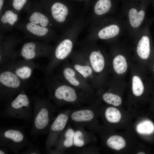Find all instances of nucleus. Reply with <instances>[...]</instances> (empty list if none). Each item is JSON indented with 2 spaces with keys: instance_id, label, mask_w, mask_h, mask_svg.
<instances>
[{
  "instance_id": "f257e3e1",
  "label": "nucleus",
  "mask_w": 154,
  "mask_h": 154,
  "mask_svg": "<svg viewBox=\"0 0 154 154\" xmlns=\"http://www.w3.org/2000/svg\"><path fill=\"white\" fill-rule=\"evenodd\" d=\"M44 72L48 98L58 107L67 105L79 106L94 102V95L72 86L57 74Z\"/></svg>"
},
{
  "instance_id": "f03ea898",
  "label": "nucleus",
  "mask_w": 154,
  "mask_h": 154,
  "mask_svg": "<svg viewBox=\"0 0 154 154\" xmlns=\"http://www.w3.org/2000/svg\"><path fill=\"white\" fill-rule=\"evenodd\" d=\"M31 99L33 114L30 134L35 137L48 133L52 123L57 115L55 114L58 108L48 98L36 96Z\"/></svg>"
},
{
  "instance_id": "7ed1b4c3",
  "label": "nucleus",
  "mask_w": 154,
  "mask_h": 154,
  "mask_svg": "<svg viewBox=\"0 0 154 154\" xmlns=\"http://www.w3.org/2000/svg\"><path fill=\"white\" fill-rule=\"evenodd\" d=\"M31 100L25 90H23L14 98L7 102L1 114L6 118L22 119L29 122L32 121L33 114Z\"/></svg>"
},
{
  "instance_id": "20e7f679",
  "label": "nucleus",
  "mask_w": 154,
  "mask_h": 154,
  "mask_svg": "<svg viewBox=\"0 0 154 154\" xmlns=\"http://www.w3.org/2000/svg\"><path fill=\"white\" fill-rule=\"evenodd\" d=\"M26 82L20 79L13 72L1 68L0 73V101L7 102L28 88Z\"/></svg>"
},
{
  "instance_id": "39448f33",
  "label": "nucleus",
  "mask_w": 154,
  "mask_h": 154,
  "mask_svg": "<svg viewBox=\"0 0 154 154\" xmlns=\"http://www.w3.org/2000/svg\"><path fill=\"white\" fill-rule=\"evenodd\" d=\"M98 107L96 102L84 107L71 110L69 121L74 125L87 128L91 132L98 133L102 129L99 125Z\"/></svg>"
},
{
  "instance_id": "423d86ee",
  "label": "nucleus",
  "mask_w": 154,
  "mask_h": 154,
  "mask_svg": "<svg viewBox=\"0 0 154 154\" xmlns=\"http://www.w3.org/2000/svg\"><path fill=\"white\" fill-rule=\"evenodd\" d=\"M33 145L21 127H3L0 129V146L7 148L15 154Z\"/></svg>"
},
{
  "instance_id": "0eeeda50",
  "label": "nucleus",
  "mask_w": 154,
  "mask_h": 154,
  "mask_svg": "<svg viewBox=\"0 0 154 154\" xmlns=\"http://www.w3.org/2000/svg\"><path fill=\"white\" fill-rule=\"evenodd\" d=\"M53 50L48 43L31 40L24 43L20 50L17 51L18 57L27 60L42 58H50Z\"/></svg>"
},
{
  "instance_id": "6e6552de",
  "label": "nucleus",
  "mask_w": 154,
  "mask_h": 154,
  "mask_svg": "<svg viewBox=\"0 0 154 154\" xmlns=\"http://www.w3.org/2000/svg\"><path fill=\"white\" fill-rule=\"evenodd\" d=\"M60 71L57 74L65 82L76 88L94 95V89L74 68L68 60L60 64Z\"/></svg>"
},
{
  "instance_id": "1a4fd4ad",
  "label": "nucleus",
  "mask_w": 154,
  "mask_h": 154,
  "mask_svg": "<svg viewBox=\"0 0 154 154\" xmlns=\"http://www.w3.org/2000/svg\"><path fill=\"white\" fill-rule=\"evenodd\" d=\"M71 111L69 109L59 112L52 123L45 144L47 152L53 147L67 126Z\"/></svg>"
},
{
  "instance_id": "9d476101",
  "label": "nucleus",
  "mask_w": 154,
  "mask_h": 154,
  "mask_svg": "<svg viewBox=\"0 0 154 154\" xmlns=\"http://www.w3.org/2000/svg\"><path fill=\"white\" fill-rule=\"evenodd\" d=\"M0 64L3 66L18 58L16 46L23 39L17 36L3 35L0 33Z\"/></svg>"
},
{
  "instance_id": "9b49d317",
  "label": "nucleus",
  "mask_w": 154,
  "mask_h": 154,
  "mask_svg": "<svg viewBox=\"0 0 154 154\" xmlns=\"http://www.w3.org/2000/svg\"><path fill=\"white\" fill-rule=\"evenodd\" d=\"M15 28L24 34L25 38L48 43L51 40L50 28L39 26L27 21L17 23Z\"/></svg>"
},
{
  "instance_id": "f8f14e48",
  "label": "nucleus",
  "mask_w": 154,
  "mask_h": 154,
  "mask_svg": "<svg viewBox=\"0 0 154 154\" xmlns=\"http://www.w3.org/2000/svg\"><path fill=\"white\" fill-rule=\"evenodd\" d=\"M1 67V68L13 72L20 79L25 82L31 77L34 70L38 68L33 60L17 58Z\"/></svg>"
},
{
  "instance_id": "ddd939ff",
  "label": "nucleus",
  "mask_w": 154,
  "mask_h": 154,
  "mask_svg": "<svg viewBox=\"0 0 154 154\" xmlns=\"http://www.w3.org/2000/svg\"><path fill=\"white\" fill-rule=\"evenodd\" d=\"M69 61L74 68L94 89L96 88L98 76L94 72L87 56L72 58Z\"/></svg>"
},
{
  "instance_id": "4468645a",
  "label": "nucleus",
  "mask_w": 154,
  "mask_h": 154,
  "mask_svg": "<svg viewBox=\"0 0 154 154\" xmlns=\"http://www.w3.org/2000/svg\"><path fill=\"white\" fill-rule=\"evenodd\" d=\"M74 131V127H72L70 124H67L53 147L54 149H51L47 153H62L66 149L73 147Z\"/></svg>"
},
{
  "instance_id": "2eb2a0df",
  "label": "nucleus",
  "mask_w": 154,
  "mask_h": 154,
  "mask_svg": "<svg viewBox=\"0 0 154 154\" xmlns=\"http://www.w3.org/2000/svg\"><path fill=\"white\" fill-rule=\"evenodd\" d=\"M19 13L12 9H3L0 13V33L12 30L19 23Z\"/></svg>"
},
{
  "instance_id": "dca6fc26",
  "label": "nucleus",
  "mask_w": 154,
  "mask_h": 154,
  "mask_svg": "<svg viewBox=\"0 0 154 154\" xmlns=\"http://www.w3.org/2000/svg\"><path fill=\"white\" fill-rule=\"evenodd\" d=\"M26 21L42 27L50 28L52 25L50 19L44 9L41 8H28Z\"/></svg>"
},
{
  "instance_id": "f3484780",
  "label": "nucleus",
  "mask_w": 154,
  "mask_h": 154,
  "mask_svg": "<svg viewBox=\"0 0 154 154\" xmlns=\"http://www.w3.org/2000/svg\"><path fill=\"white\" fill-rule=\"evenodd\" d=\"M74 133L73 138V146L82 148L96 141L94 133L88 131L82 126L74 125Z\"/></svg>"
},
{
  "instance_id": "a211bd4d",
  "label": "nucleus",
  "mask_w": 154,
  "mask_h": 154,
  "mask_svg": "<svg viewBox=\"0 0 154 154\" xmlns=\"http://www.w3.org/2000/svg\"><path fill=\"white\" fill-rule=\"evenodd\" d=\"M99 115L102 118L108 129L114 124L117 123L121 120V114L117 108L109 106L104 108L98 107Z\"/></svg>"
},
{
  "instance_id": "6ab92c4d",
  "label": "nucleus",
  "mask_w": 154,
  "mask_h": 154,
  "mask_svg": "<svg viewBox=\"0 0 154 154\" xmlns=\"http://www.w3.org/2000/svg\"><path fill=\"white\" fill-rule=\"evenodd\" d=\"M44 10L49 18L50 17L53 20L59 23L65 21L68 13L67 7L60 2L55 3L50 9Z\"/></svg>"
},
{
  "instance_id": "aec40b11",
  "label": "nucleus",
  "mask_w": 154,
  "mask_h": 154,
  "mask_svg": "<svg viewBox=\"0 0 154 154\" xmlns=\"http://www.w3.org/2000/svg\"><path fill=\"white\" fill-rule=\"evenodd\" d=\"M103 137L104 141L106 145L108 148L116 151H119L124 148L126 145L125 139L121 136L112 135L101 130L98 133Z\"/></svg>"
},
{
  "instance_id": "412c9836",
  "label": "nucleus",
  "mask_w": 154,
  "mask_h": 154,
  "mask_svg": "<svg viewBox=\"0 0 154 154\" xmlns=\"http://www.w3.org/2000/svg\"><path fill=\"white\" fill-rule=\"evenodd\" d=\"M94 72L98 76V74L102 72L104 69L105 60L100 51H94L87 56Z\"/></svg>"
},
{
  "instance_id": "4be33fe9",
  "label": "nucleus",
  "mask_w": 154,
  "mask_h": 154,
  "mask_svg": "<svg viewBox=\"0 0 154 154\" xmlns=\"http://www.w3.org/2000/svg\"><path fill=\"white\" fill-rule=\"evenodd\" d=\"M151 51L150 39L147 35L142 37L137 48V54L143 59H147L149 57Z\"/></svg>"
},
{
  "instance_id": "5701e85b",
  "label": "nucleus",
  "mask_w": 154,
  "mask_h": 154,
  "mask_svg": "<svg viewBox=\"0 0 154 154\" xmlns=\"http://www.w3.org/2000/svg\"><path fill=\"white\" fill-rule=\"evenodd\" d=\"M128 15L131 26L136 28L139 26L143 20L145 13L143 10L138 12L135 9L132 8L129 10Z\"/></svg>"
},
{
  "instance_id": "b1692460",
  "label": "nucleus",
  "mask_w": 154,
  "mask_h": 154,
  "mask_svg": "<svg viewBox=\"0 0 154 154\" xmlns=\"http://www.w3.org/2000/svg\"><path fill=\"white\" fill-rule=\"evenodd\" d=\"M120 29L118 26L112 25L103 28L98 33L99 38L102 39H107L113 38L119 33Z\"/></svg>"
},
{
  "instance_id": "393cba45",
  "label": "nucleus",
  "mask_w": 154,
  "mask_h": 154,
  "mask_svg": "<svg viewBox=\"0 0 154 154\" xmlns=\"http://www.w3.org/2000/svg\"><path fill=\"white\" fill-rule=\"evenodd\" d=\"M113 65L114 71L119 74L123 73L127 69V65L126 58L121 55H118L114 58Z\"/></svg>"
},
{
  "instance_id": "a878e982",
  "label": "nucleus",
  "mask_w": 154,
  "mask_h": 154,
  "mask_svg": "<svg viewBox=\"0 0 154 154\" xmlns=\"http://www.w3.org/2000/svg\"><path fill=\"white\" fill-rule=\"evenodd\" d=\"M137 132L141 134H149L154 131V125L150 121L145 120L139 123L136 127Z\"/></svg>"
},
{
  "instance_id": "bb28decb",
  "label": "nucleus",
  "mask_w": 154,
  "mask_h": 154,
  "mask_svg": "<svg viewBox=\"0 0 154 154\" xmlns=\"http://www.w3.org/2000/svg\"><path fill=\"white\" fill-rule=\"evenodd\" d=\"M102 98L104 102L114 106H119L122 103V100L119 96L111 92L104 93L102 95Z\"/></svg>"
},
{
  "instance_id": "cd10ccee",
  "label": "nucleus",
  "mask_w": 154,
  "mask_h": 154,
  "mask_svg": "<svg viewBox=\"0 0 154 154\" xmlns=\"http://www.w3.org/2000/svg\"><path fill=\"white\" fill-rule=\"evenodd\" d=\"M111 5L110 0H99L95 5V12L98 15L104 14L109 11Z\"/></svg>"
},
{
  "instance_id": "c85d7f7f",
  "label": "nucleus",
  "mask_w": 154,
  "mask_h": 154,
  "mask_svg": "<svg viewBox=\"0 0 154 154\" xmlns=\"http://www.w3.org/2000/svg\"><path fill=\"white\" fill-rule=\"evenodd\" d=\"M132 90L134 95L139 96L143 94L144 91L143 83L140 78L134 76L132 78Z\"/></svg>"
},
{
  "instance_id": "c756f323",
  "label": "nucleus",
  "mask_w": 154,
  "mask_h": 154,
  "mask_svg": "<svg viewBox=\"0 0 154 154\" xmlns=\"http://www.w3.org/2000/svg\"><path fill=\"white\" fill-rule=\"evenodd\" d=\"M12 9L20 13L27 3V0H12Z\"/></svg>"
},
{
  "instance_id": "7c9ffc66",
  "label": "nucleus",
  "mask_w": 154,
  "mask_h": 154,
  "mask_svg": "<svg viewBox=\"0 0 154 154\" xmlns=\"http://www.w3.org/2000/svg\"><path fill=\"white\" fill-rule=\"evenodd\" d=\"M23 154H39L40 153L39 150L33 145L29 147L25 151L22 153Z\"/></svg>"
},
{
  "instance_id": "2f4dec72",
  "label": "nucleus",
  "mask_w": 154,
  "mask_h": 154,
  "mask_svg": "<svg viewBox=\"0 0 154 154\" xmlns=\"http://www.w3.org/2000/svg\"><path fill=\"white\" fill-rule=\"evenodd\" d=\"M95 149L93 146H90L88 148L82 149L80 150V153H95Z\"/></svg>"
},
{
  "instance_id": "473e14b6",
  "label": "nucleus",
  "mask_w": 154,
  "mask_h": 154,
  "mask_svg": "<svg viewBox=\"0 0 154 154\" xmlns=\"http://www.w3.org/2000/svg\"><path fill=\"white\" fill-rule=\"evenodd\" d=\"M8 151L5 148H1L0 149V154H7Z\"/></svg>"
},
{
  "instance_id": "72a5a7b5",
  "label": "nucleus",
  "mask_w": 154,
  "mask_h": 154,
  "mask_svg": "<svg viewBox=\"0 0 154 154\" xmlns=\"http://www.w3.org/2000/svg\"><path fill=\"white\" fill-rule=\"evenodd\" d=\"M137 154H145V153L143 152V151H140L139 152H138L137 153Z\"/></svg>"
},
{
  "instance_id": "f704fd0d",
  "label": "nucleus",
  "mask_w": 154,
  "mask_h": 154,
  "mask_svg": "<svg viewBox=\"0 0 154 154\" xmlns=\"http://www.w3.org/2000/svg\"><path fill=\"white\" fill-rule=\"evenodd\" d=\"M153 72H154V64H153Z\"/></svg>"
}]
</instances>
